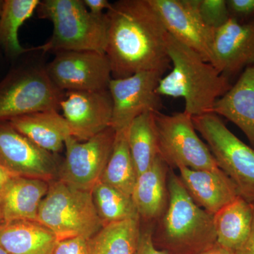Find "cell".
Masks as SVG:
<instances>
[{
    "mask_svg": "<svg viewBox=\"0 0 254 254\" xmlns=\"http://www.w3.org/2000/svg\"><path fill=\"white\" fill-rule=\"evenodd\" d=\"M0 254H8L6 253V252L3 249H1V247H0Z\"/></svg>",
    "mask_w": 254,
    "mask_h": 254,
    "instance_id": "37",
    "label": "cell"
},
{
    "mask_svg": "<svg viewBox=\"0 0 254 254\" xmlns=\"http://www.w3.org/2000/svg\"><path fill=\"white\" fill-rule=\"evenodd\" d=\"M192 120L239 195L254 203V148L241 141L215 114L192 117Z\"/></svg>",
    "mask_w": 254,
    "mask_h": 254,
    "instance_id": "7",
    "label": "cell"
},
{
    "mask_svg": "<svg viewBox=\"0 0 254 254\" xmlns=\"http://www.w3.org/2000/svg\"><path fill=\"white\" fill-rule=\"evenodd\" d=\"M196 254H235V252L223 246L219 245L218 242H216L211 247Z\"/></svg>",
    "mask_w": 254,
    "mask_h": 254,
    "instance_id": "34",
    "label": "cell"
},
{
    "mask_svg": "<svg viewBox=\"0 0 254 254\" xmlns=\"http://www.w3.org/2000/svg\"><path fill=\"white\" fill-rule=\"evenodd\" d=\"M137 179L127 141V129L117 131L113 152L100 181L132 196Z\"/></svg>",
    "mask_w": 254,
    "mask_h": 254,
    "instance_id": "26",
    "label": "cell"
},
{
    "mask_svg": "<svg viewBox=\"0 0 254 254\" xmlns=\"http://www.w3.org/2000/svg\"><path fill=\"white\" fill-rule=\"evenodd\" d=\"M36 12L38 18L51 21L53 32L49 41L31 48V52L91 51L105 54V13L101 16L92 14L83 0H43Z\"/></svg>",
    "mask_w": 254,
    "mask_h": 254,
    "instance_id": "4",
    "label": "cell"
},
{
    "mask_svg": "<svg viewBox=\"0 0 254 254\" xmlns=\"http://www.w3.org/2000/svg\"><path fill=\"white\" fill-rule=\"evenodd\" d=\"M9 122L35 144L54 154L63 150L66 138L71 136L67 123L57 110L29 114Z\"/></svg>",
    "mask_w": 254,
    "mask_h": 254,
    "instance_id": "20",
    "label": "cell"
},
{
    "mask_svg": "<svg viewBox=\"0 0 254 254\" xmlns=\"http://www.w3.org/2000/svg\"><path fill=\"white\" fill-rule=\"evenodd\" d=\"M195 9L205 26L215 31L230 18L226 0H195Z\"/></svg>",
    "mask_w": 254,
    "mask_h": 254,
    "instance_id": "28",
    "label": "cell"
},
{
    "mask_svg": "<svg viewBox=\"0 0 254 254\" xmlns=\"http://www.w3.org/2000/svg\"><path fill=\"white\" fill-rule=\"evenodd\" d=\"M51 254H90L88 240L83 237L58 240Z\"/></svg>",
    "mask_w": 254,
    "mask_h": 254,
    "instance_id": "30",
    "label": "cell"
},
{
    "mask_svg": "<svg viewBox=\"0 0 254 254\" xmlns=\"http://www.w3.org/2000/svg\"><path fill=\"white\" fill-rule=\"evenodd\" d=\"M167 31L212 63L215 31L205 26L195 9V0H150Z\"/></svg>",
    "mask_w": 254,
    "mask_h": 254,
    "instance_id": "13",
    "label": "cell"
},
{
    "mask_svg": "<svg viewBox=\"0 0 254 254\" xmlns=\"http://www.w3.org/2000/svg\"><path fill=\"white\" fill-rule=\"evenodd\" d=\"M87 9L95 16L105 14L104 10L109 9L111 2L108 0H83Z\"/></svg>",
    "mask_w": 254,
    "mask_h": 254,
    "instance_id": "32",
    "label": "cell"
},
{
    "mask_svg": "<svg viewBox=\"0 0 254 254\" xmlns=\"http://www.w3.org/2000/svg\"><path fill=\"white\" fill-rule=\"evenodd\" d=\"M153 227L150 225L141 230L139 243L136 254H169L165 251L157 248L153 241Z\"/></svg>",
    "mask_w": 254,
    "mask_h": 254,
    "instance_id": "31",
    "label": "cell"
},
{
    "mask_svg": "<svg viewBox=\"0 0 254 254\" xmlns=\"http://www.w3.org/2000/svg\"><path fill=\"white\" fill-rule=\"evenodd\" d=\"M235 254H254V219L252 230L245 243L242 247L235 252Z\"/></svg>",
    "mask_w": 254,
    "mask_h": 254,
    "instance_id": "33",
    "label": "cell"
},
{
    "mask_svg": "<svg viewBox=\"0 0 254 254\" xmlns=\"http://www.w3.org/2000/svg\"><path fill=\"white\" fill-rule=\"evenodd\" d=\"M49 185V182L40 179L11 177L0 193L3 223L37 221L40 205Z\"/></svg>",
    "mask_w": 254,
    "mask_h": 254,
    "instance_id": "17",
    "label": "cell"
},
{
    "mask_svg": "<svg viewBox=\"0 0 254 254\" xmlns=\"http://www.w3.org/2000/svg\"><path fill=\"white\" fill-rule=\"evenodd\" d=\"M164 74L161 71H149L112 78L108 88L113 100L110 127L115 131L127 129L142 114L161 111L163 103L157 88Z\"/></svg>",
    "mask_w": 254,
    "mask_h": 254,
    "instance_id": "11",
    "label": "cell"
},
{
    "mask_svg": "<svg viewBox=\"0 0 254 254\" xmlns=\"http://www.w3.org/2000/svg\"><path fill=\"white\" fill-rule=\"evenodd\" d=\"M2 214H1V204H0V227H1V225H2Z\"/></svg>",
    "mask_w": 254,
    "mask_h": 254,
    "instance_id": "36",
    "label": "cell"
},
{
    "mask_svg": "<svg viewBox=\"0 0 254 254\" xmlns=\"http://www.w3.org/2000/svg\"><path fill=\"white\" fill-rule=\"evenodd\" d=\"M93 201L103 226L113 222L140 219L131 195L125 194L102 182L91 190Z\"/></svg>",
    "mask_w": 254,
    "mask_h": 254,
    "instance_id": "27",
    "label": "cell"
},
{
    "mask_svg": "<svg viewBox=\"0 0 254 254\" xmlns=\"http://www.w3.org/2000/svg\"><path fill=\"white\" fill-rule=\"evenodd\" d=\"M41 0H4L0 13V48L6 58L16 60L30 48L21 46L18 31L23 23L31 18Z\"/></svg>",
    "mask_w": 254,
    "mask_h": 254,
    "instance_id": "23",
    "label": "cell"
},
{
    "mask_svg": "<svg viewBox=\"0 0 254 254\" xmlns=\"http://www.w3.org/2000/svg\"><path fill=\"white\" fill-rule=\"evenodd\" d=\"M177 170L180 180L193 201L211 215L240 195L233 182L222 170L213 172L187 168Z\"/></svg>",
    "mask_w": 254,
    "mask_h": 254,
    "instance_id": "16",
    "label": "cell"
},
{
    "mask_svg": "<svg viewBox=\"0 0 254 254\" xmlns=\"http://www.w3.org/2000/svg\"><path fill=\"white\" fill-rule=\"evenodd\" d=\"M63 160L15 129L9 121L0 122V165L14 176L57 180Z\"/></svg>",
    "mask_w": 254,
    "mask_h": 254,
    "instance_id": "12",
    "label": "cell"
},
{
    "mask_svg": "<svg viewBox=\"0 0 254 254\" xmlns=\"http://www.w3.org/2000/svg\"><path fill=\"white\" fill-rule=\"evenodd\" d=\"M170 168L158 155L151 167L138 177L132 198L140 220L153 223L168 208V173Z\"/></svg>",
    "mask_w": 254,
    "mask_h": 254,
    "instance_id": "19",
    "label": "cell"
},
{
    "mask_svg": "<svg viewBox=\"0 0 254 254\" xmlns=\"http://www.w3.org/2000/svg\"><path fill=\"white\" fill-rule=\"evenodd\" d=\"M115 136L116 131L110 127L84 141L68 136L65 141L66 156L60 165L58 180L79 190H91L108 164Z\"/></svg>",
    "mask_w": 254,
    "mask_h": 254,
    "instance_id": "9",
    "label": "cell"
},
{
    "mask_svg": "<svg viewBox=\"0 0 254 254\" xmlns=\"http://www.w3.org/2000/svg\"><path fill=\"white\" fill-rule=\"evenodd\" d=\"M60 110L71 136L80 141L90 139L111 125L113 100L109 90L103 91H66Z\"/></svg>",
    "mask_w": 254,
    "mask_h": 254,
    "instance_id": "14",
    "label": "cell"
},
{
    "mask_svg": "<svg viewBox=\"0 0 254 254\" xmlns=\"http://www.w3.org/2000/svg\"><path fill=\"white\" fill-rule=\"evenodd\" d=\"M0 50H2L1 49V48H0Z\"/></svg>",
    "mask_w": 254,
    "mask_h": 254,
    "instance_id": "39",
    "label": "cell"
},
{
    "mask_svg": "<svg viewBox=\"0 0 254 254\" xmlns=\"http://www.w3.org/2000/svg\"><path fill=\"white\" fill-rule=\"evenodd\" d=\"M253 219L254 203L239 195L213 215L217 242L236 252L250 235Z\"/></svg>",
    "mask_w": 254,
    "mask_h": 254,
    "instance_id": "22",
    "label": "cell"
},
{
    "mask_svg": "<svg viewBox=\"0 0 254 254\" xmlns=\"http://www.w3.org/2000/svg\"><path fill=\"white\" fill-rule=\"evenodd\" d=\"M37 222L50 229L58 240L75 237L89 240L103 227L91 190L75 188L58 179L50 182Z\"/></svg>",
    "mask_w": 254,
    "mask_h": 254,
    "instance_id": "5",
    "label": "cell"
},
{
    "mask_svg": "<svg viewBox=\"0 0 254 254\" xmlns=\"http://www.w3.org/2000/svg\"><path fill=\"white\" fill-rule=\"evenodd\" d=\"M158 153L170 169L187 168L219 172L208 145L197 134L192 117L185 113H154Z\"/></svg>",
    "mask_w": 254,
    "mask_h": 254,
    "instance_id": "8",
    "label": "cell"
},
{
    "mask_svg": "<svg viewBox=\"0 0 254 254\" xmlns=\"http://www.w3.org/2000/svg\"><path fill=\"white\" fill-rule=\"evenodd\" d=\"M127 141L138 177L145 173L159 155L154 113H145L127 128Z\"/></svg>",
    "mask_w": 254,
    "mask_h": 254,
    "instance_id": "25",
    "label": "cell"
},
{
    "mask_svg": "<svg viewBox=\"0 0 254 254\" xmlns=\"http://www.w3.org/2000/svg\"><path fill=\"white\" fill-rule=\"evenodd\" d=\"M12 177H14V175L10 173L9 170L0 165V193Z\"/></svg>",
    "mask_w": 254,
    "mask_h": 254,
    "instance_id": "35",
    "label": "cell"
},
{
    "mask_svg": "<svg viewBox=\"0 0 254 254\" xmlns=\"http://www.w3.org/2000/svg\"><path fill=\"white\" fill-rule=\"evenodd\" d=\"M166 49L171 71L159 82L158 94L182 98L185 113L191 117L211 113L215 102L231 87L230 78L168 32Z\"/></svg>",
    "mask_w": 254,
    "mask_h": 254,
    "instance_id": "2",
    "label": "cell"
},
{
    "mask_svg": "<svg viewBox=\"0 0 254 254\" xmlns=\"http://www.w3.org/2000/svg\"><path fill=\"white\" fill-rule=\"evenodd\" d=\"M105 55L113 78L143 71L165 73L171 68L166 49V28L150 0H119L105 12Z\"/></svg>",
    "mask_w": 254,
    "mask_h": 254,
    "instance_id": "1",
    "label": "cell"
},
{
    "mask_svg": "<svg viewBox=\"0 0 254 254\" xmlns=\"http://www.w3.org/2000/svg\"><path fill=\"white\" fill-rule=\"evenodd\" d=\"M141 220L113 222L88 240L90 254H136L141 235Z\"/></svg>",
    "mask_w": 254,
    "mask_h": 254,
    "instance_id": "24",
    "label": "cell"
},
{
    "mask_svg": "<svg viewBox=\"0 0 254 254\" xmlns=\"http://www.w3.org/2000/svg\"><path fill=\"white\" fill-rule=\"evenodd\" d=\"M58 238L37 221H15L0 227V247L8 254H51Z\"/></svg>",
    "mask_w": 254,
    "mask_h": 254,
    "instance_id": "21",
    "label": "cell"
},
{
    "mask_svg": "<svg viewBox=\"0 0 254 254\" xmlns=\"http://www.w3.org/2000/svg\"><path fill=\"white\" fill-rule=\"evenodd\" d=\"M3 1L4 0H0V13H1V7H2Z\"/></svg>",
    "mask_w": 254,
    "mask_h": 254,
    "instance_id": "38",
    "label": "cell"
},
{
    "mask_svg": "<svg viewBox=\"0 0 254 254\" xmlns=\"http://www.w3.org/2000/svg\"><path fill=\"white\" fill-rule=\"evenodd\" d=\"M45 68L63 92L107 91L113 78L108 57L97 52H59Z\"/></svg>",
    "mask_w": 254,
    "mask_h": 254,
    "instance_id": "10",
    "label": "cell"
},
{
    "mask_svg": "<svg viewBox=\"0 0 254 254\" xmlns=\"http://www.w3.org/2000/svg\"><path fill=\"white\" fill-rule=\"evenodd\" d=\"M231 19L244 23L254 18V0H226Z\"/></svg>",
    "mask_w": 254,
    "mask_h": 254,
    "instance_id": "29",
    "label": "cell"
},
{
    "mask_svg": "<svg viewBox=\"0 0 254 254\" xmlns=\"http://www.w3.org/2000/svg\"><path fill=\"white\" fill-rule=\"evenodd\" d=\"M212 64L230 78L254 64V18L228 22L215 31Z\"/></svg>",
    "mask_w": 254,
    "mask_h": 254,
    "instance_id": "15",
    "label": "cell"
},
{
    "mask_svg": "<svg viewBox=\"0 0 254 254\" xmlns=\"http://www.w3.org/2000/svg\"><path fill=\"white\" fill-rule=\"evenodd\" d=\"M64 93L50 79L46 68L13 66L0 79V122L48 110H60Z\"/></svg>",
    "mask_w": 254,
    "mask_h": 254,
    "instance_id": "6",
    "label": "cell"
},
{
    "mask_svg": "<svg viewBox=\"0 0 254 254\" xmlns=\"http://www.w3.org/2000/svg\"><path fill=\"white\" fill-rule=\"evenodd\" d=\"M168 186V208L153 229L155 247L169 254H196L216 243L213 215L193 201L173 169Z\"/></svg>",
    "mask_w": 254,
    "mask_h": 254,
    "instance_id": "3",
    "label": "cell"
},
{
    "mask_svg": "<svg viewBox=\"0 0 254 254\" xmlns=\"http://www.w3.org/2000/svg\"><path fill=\"white\" fill-rule=\"evenodd\" d=\"M211 113L235 124L254 148V64L242 71L236 83L215 102Z\"/></svg>",
    "mask_w": 254,
    "mask_h": 254,
    "instance_id": "18",
    "label": "cell"
}]
</instances>
